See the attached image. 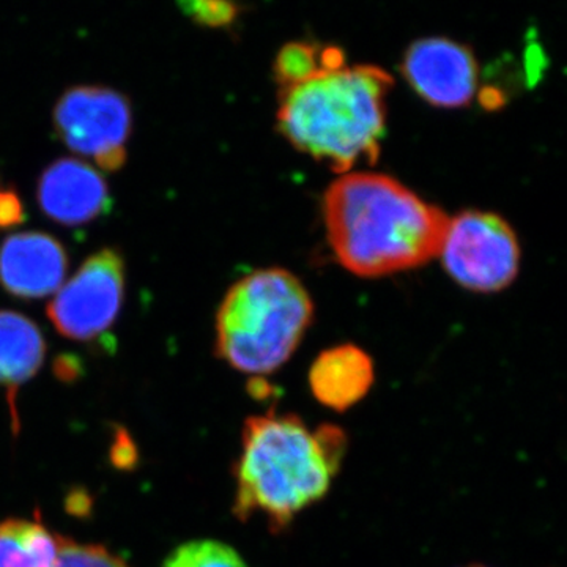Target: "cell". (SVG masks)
<instances>
[{
    "label": "cell",
    "mask_w": 567,
    "mask_h": 567,
    "mask_svg": "<svg viewBox=\"0 0 567 567\" xmlns=\"http://www.w3.org/2000/svg\"><path fill=\"white\" fill-rule=\"evenodd\" d=\"M393 78L375 65L320 70L281 89L278 128L298 152L347 174L360 162L374 164L386 128Z\"/></svg>",
    "instance_id": "cell-3"
},
{
    "label": "cell",
    "mask_w": 567,
    "mask_h": 567,
    "mask_svg": "<svg viewBox=\"0 0 567 567\" xmlns=\"http://www.w3.org/2000/svg\"><path fill=\"white\" fill-rule=\"evenodd\" d=\"M24 205L13 188L0 186V229L24 223Z\"/></svg>",
    "instance_id": "cell-18"
},
{
    "label": "cell",
    "mask_w": 567,
    "mask_h": 567,
    "mask_svg": "<svg viewBox=\"0 0 567 567\" xmlns=\"http://www.w3.org/2000/svg\"><path fill=\"white\" fill-rule=\"evenodd\" d=\"M163 567H248L237 550L219 540H192L175 548Z\"/></svg>",
    "instance_id": "cell-15"
},
{
    "label": "cell",
    "mask_w": 567,
    "mask_h": 567,
    "mask_svg": "<svg viewBox=\"0 0 567 567\" xmlns=\"http://www.w3.org/2000/svg\"><path fill=\"white\" fill-rule=\"evenodd\" d=\"M320 50L322 48L315 41H290L284 44L276 55L274 65L279 87L286 89L300 84L308 78L315 76L317 71L322 70Z\"/></svg>",
    "instance_id": "cell-14"
},
{
    "label": "cell",
    "mask_w": 567,
    "mask_h": 567,
    "mask_svg": "<svg viewBox=\"0 0 567 567\" xmlns=\"http://www.w3.org/2000/svg\"><path fill=\"white\" fill-rule=\"evenodd\" d=\"M55 133L71 152L117 173L128 159L133 106L125 93L103 85H76L52 111Z\"/></svg>",
    "instance_id": "cell-5"
},
{
    "label": "cell",
    "mask_w": 567,
    "mask_h": 567,
    "mask_svg": "<svg viewBox=\"0 0 567 567\" xmlns=\"http://www.w3.org/2000/svg\"><path fill=\"white\" fill-rule=\"evenodd\" d=\"M439 256L447 275L473 292H498L517 278V235L495 213L468 210L447 221Z\"/></svg>",
    "instance_id": "cell-6"
},
{
    "label": "cell",
    "mask_w": 567,
    "mask_h": 567,
    "mask_svg": "<svg viewBox=\"0 0 567 567\" xmlns=\"http://www.w3.org/2000/svg\"><path fill=\"white\" fill-rule=\"evenodd\" d=\"M347 450L341 427H308L290 413L268 412L245 421L234 466V514L238 520L264 517L281 533L330 492Z\"/></svg>",
    "instance_id": "cell-2"
},
{
    "label": "cell",
    "mask_w": 567,
    "mask_h": 567,
    "mask_svg": "<svg viewBox=\"0 0 567 567\" xmlns=\"http://www.w3.org/2000/svg\"><path fill=\"white\" fill-rule=\"evenodd\" d=\"M374 379L371 357L352 344L324 350L309 371L312 394L334 412H346L363 401Z\"/></svg>",
    "instance_id": "cell-11"
},
{
    "label": "cell",
    "mask_w": 567,
    "mask_h": 567,
    "mask_svg": "<svg viewBox=\"0 0 567 567\" xmlns=\"http://www.w3.org/2000/svg\"><path fill=\"white\" fill-rule=\"evenodd\" d=\"M181 9L205 28H229L240 14L235 0H178Z\"/></svg>",
    "instance_id": "cell-17"
},
{
    "label": "cell",
    "mask_w": 567,
    "mask_h": 567,
    "mask_svg": "<svg viewBox=\"0 0 567 567\" xmlns=\"http://www.w3.org/2000/svg\"><path fill=\"white\" fill-rule=\"evenodd\" d=\"M126 265L122 252L103 248L55 292L47 316L70 341L92 342L117 322L125 301Z\"/></svg>",
    "instance_id": "cell-7"
},
{
    "label": "cell",
    "mask_w": 567,
    "mask_h": 567,
    "mask_svg": "<svg viewBox=\"0 0 567 567\" xmlns=\"http://www.w3.org/2000/svg\"><path fill=\"white\" fill-rule=\"evenodd\" d=\"M61 536L40 522L9 518L0 522V567H54Z\"/></svg>",
    "instance_id": "cell-13"
},
{
    "label": "cell",
    "mask_w": 567,
    "mask_h": 567,
    "mask_svg": "<svg viewBox=\"0 0 567 567\" xmlns=\"http://www.w3.org/2000/svg\"><path fill=\"white\" fill-rule=\"evenodd\" d=\"M401 73L420 99L445 110L472 103L480 89L475 52L447 37L412 41L402 58Z\"/></svg>",
    "instance_id": "cell-8"
},
{
    "label": "cell",
    "mask_w": 567,
    "mask_h": 567,
    "mask_svg": "<svg viewBox=\"0 0 567 567\" xmlns=\"http://www.w3.org/2000/svg\"><path fill=\"white\" fill-rule=\"evenodd\" d=\"M468 567H484V566H468Z\"/></svg>",
    "instance_id": "cell-19"
},
{
    "label": "cell",
    "mask_w": 567,
    "mask_h": 567,
    "mask_svg": "<svg viewBox=\"0 0 567 567\" xmlns=\"http://www.w3.org/2000/svg\"><path fill=\"white\" fill-rule=\"evenodd\" d=\"M54 567H128L117 555L95 544H80L61 536V548Z\"/></svg>",
    "instance_id": "cell-16"
},
{
    "label": "cell",
    "mask_w": 567,
    "mask_h": 567,
    "mask_svg": "<svg viewBox=\"0 0 567 567\" xmlns=\"http://www.w3.org/2000/svg\"><path fill=\"white\" fill-rule=\"evenodd\" d=\"M303 284L282 268L252 271L234 284L216 312V354L249 375L278 371L312 322Z\"/></svg>",
    "instance_id": "cell-4"
},
{
    "label": "cell",
    "mask_w": 567,
    "mask_h": 567,
    "mask_svg": "<svg viewBox=\"0 0 567 567\" xmlns=\"http://www.w3.org/2000/svg\"><path fill=\"white\" fill-rule=\"evenodd\" d=\"M69 265L66 249L52 235L13 234L0 245V287L11 297L39 300L61 289Z\"/></svg>",
    "instance_id": "cell-9"
},
{
    "label": "cell",
    "mask_w": 567,
    "mask_h": 567,
    "mask_svg": "<svg viewBox=\"0 0 567 567\" xmlns=\"http://www.w3.org/2000/svg\"><path fill=\"white\" fill-rule=\"evenodd\" d=\"M37 199L51 221L65 227L85 226L111 208L103 175L76 158L55 159L41 173Z\"/></svg>",
    "instance_id": "cell-10"
},
{
    "label": "cell",
    "mask_w": 567,
    "mask_h": 567,
    "mask_svg": "<svg viewBox=\"0 0 567 567\" xmlns=\"http://www.w3.org/2000/svg\"><path fill=\"white\" fill-rule=\"evenodd\" d=\"M328 241L347 270L382 278L439 256L450 218L401 182L383 174L347 173L323 199Z\"/></svg>",
    "instance_id": "cell-1"
},
{
    "label": "cell",
    "mask_w": 567,
    "mask_h": 567,
    "mask_svg": "<svg viewBox=\"0 0 567 567\" xmlns=\"http://www.w3.org/2000/svg\"><path fill=\"white\" fill-rule=\"evenodd\" d=\"M47 341L37 323L14 311H0V386L7 391L14 432L20 429L17 395L39 374Z\"/></svg>",
    "instance_id": "cell-12"
}]
</instances>
